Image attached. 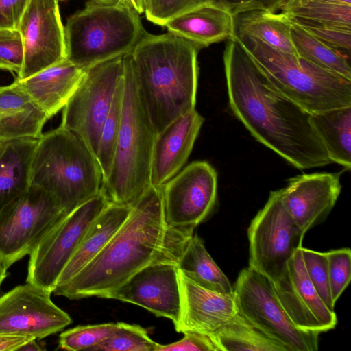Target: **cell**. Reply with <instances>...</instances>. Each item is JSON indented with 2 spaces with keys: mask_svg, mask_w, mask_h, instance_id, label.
Here are the masks:
<instances>
[{
  "mask_svg": "<svg viewBox=\"0 0 351 351\" xmlns=\"http://www.w3.org/2000/svg\"><path fill=\"white\" fill-rule=\"evenodd\" d=\"M223 63L230 108L258 141L300 169L332 163L311 114L276 88L236 36Z\"/></svg>",
  "mask_w": 351,
  "mask_h": 351,
  "instance_id": "obj_1",
  "label": "cell"
},
{
  "mask_svg": "<svg viewBox=\"0 0 351 351\" xmlns=\"http://www.w3.org/2000/svg\"><path fill=\"white\" fill-rule=\"evenodd\" d=\"M193 232V229L175 228L168 223L162 186L150 184L104 249L53 293L71 300L93 296L104 298L149 265H178Z\"/></svg>",
  "mask_w": 351,
  "mask_h": 351,
  "instance_id": "obj_2",
  "label": "cell"
},
{
  "mask_svg": "<svg viewBox=\"0 0 351 351\" xmlns=\"http://www.w3.org/2000/svg\"><path fill=\"white\" fill-rule=\"evenodd\" d=\"M199 49L170 32H145L128 53L139 97L156 134L195 108Z\"/></svg>",
  "mask_w": 351,
  "mask_h": 351,
  "instance_id": "obj_3",
  "label": "cell"
},
{
  "mask_svg": "<svg viewBox=\"0 0 351 351\" xmlns=\"http://www.w3.org/2000/svg\"><path fill=\"white\" fill-rule=\"evenodd\" d=\"M30 185L48 193L69 215L102 190L104 177L96 156L86 145L59 125L38 140Z\"/></svg>",
  "mask_w": 351,
  "mask_h": 351,
  "instance_id": "obj_4",
  "label": "cell"
},
{
  "mask_svg": "<svg viewBox=\"0 0 351 351\" xmlns=\"http://www.w3.org/2000/svg\"><path fill=\"white\" fill-rule=\"evenodd\" d=\"M235 36L276 88L308 113L351 106V80L246 34Z\"/></svg>",
  "mask_w": 351,
  "mask_h": 351,
  "instance_id": "obj_5",
  "label": "cell"
},
{
  "mask_svg": "<svg viewBox=\"0 0 351 351\" xmlns=\"http://www.w3.org/2000/svg\"><path fill=\"white\" fill-rule=\"evenodd\" d=\"M156 134L139 97L128 53L124 56L122 115L117 147L104 189L111 202L132 206L150 185Z\"/></svg>",
  "mask_w": 351,
  "mask_h": 351,
  "instance_id": "obj_6",
  "label": "cell"
},
{
  "mask_svg": "<svg viewBox=\"0 0 351 351\" xmlns=\"http://www.w3.org/2000/svg\"><path fill=\"white\" fill-rule=\"evenodd\" d=\"M64 27L66 59L84 69L129 53L145 34L132 7L97 0L71 15Z\"/></svg>",
  "mask_w": 351,
  "mask_h": 351,
  "instance_id": "obj_7",
  "label": "cell"
},
{
  "mask_svg": "<svg viewBox=\"0 0 351 351\" xmlns=\"http://www.w3.org/2000/svg\"><path fill=\"white\" fill-rule=\"evenodd\" d=\"M238 312L288 351H316L319 332L296 326L282 307L273 282L248 267L233 288Z\"/></svg>",
  "mask_w": 351,
  "mask_h": 351,
  "instance_id": "obj_8",
  "label": "cell"
},
{
  "mask_svg": "<svg viewBox=\"0 0 351 351\" xmlns=\"http://www.w3.org/2000/svg\"><path fill=\"white\" fill-rule=\"evenodd\" d=\"M124 74V56L85 69L62 109L60 126L76 134L96 156L101 129Z\"/></svg>",
  "mask_w": 351,
  "mask_h": 351,
  "instance_id": "obj_9",
  "label": "cell"
},
{
  "mask_svg": "<svg viewBox=\"0 0 351 351\" xmlns=\"http://www.w3.org/2000/svg\"><path fill=\"white\" fill-rule=\"evenodd\" d=\"M305 233L285 207L280 191H271L248 228L249 267L276 282L302 247Z\"/></svg>",
  "mask_w": 351,
  "mask_h": 351,
  "instance_id": "obj_10",
  "label": "cell"
},
{
  "mask_svg": "<svg viewBox=\"0 0 351 351\" xmlns=\"http://www.w3.org/2000/svg\"><path fill=\"white\" fill-rule=\"evenodd\" d=\"M66 215L48 193L30 185L0 213V258L5 267L29 255Z\"/></svg>",
  "mask_w": 351,
  "mask_h": 351,
  "instance_id": "obj_11",
  "label": "cell"
},
{
  "mask_svg": "<svg viewBox=\"0 0 351 351\" xmlns=\"http://www.w3.org/2000/svg\"><path fill=\"white\" fill-rule=\"evenodd\" d=\"M110 202L103 188L56 224L29 254L26 282L53 293L90 224Z\"/></svg>",
  "mask_w": 351,
  "mask_h": 351,
  "instance_id": "obj_12",
  "label": "cell"
},
{
  "mask_svg": "<svg viewBox=\"0 0 351 351\" xmlns=\"http://www.w3.org/2000/svg\"><path fill=\"white\" fill-rule=\"evenodd\" d=\"M162 193L168 223L194 230L215 206L217 173L207 162H193L162 185Z\"/></svg>",
  "mask_w": 351,
  "mask_h": 351,
  "instance_id": "obj_13",
  "label": "cell"
},
{
  "mask_svg": "<svg viewBox=\"0 0 351 351\" xmlns=\"http://www.w3.org/2000/svg\"><path fill=\"white\" fill-rule=\"evenodd\" d=\"M51 294L26 282L0 296V334L41 339L69 326L71 317L53 302Z\"/></svg>",
  "mask_w": 351,
  "mask_h": 351,
  "instance_id": "obj_14",
  "label": "cell"
},
{
  "mask_svg": "<svg viewBox=\"0 0 351 351\" xmlns=\"http://www.w3.org/2000/svg\"><path fill=\"white\" fill-rule=\"evenodd\" d=\"M18 29L24 50L18 79L29 77L66 58L58 0H30Z\"/></svg>",
  "mask_w": 351,
  "mask_h": 351,
  "instance_id": "obj_15",
  "label": "cell"
},
{
  "mask_svg": "<svg viewBox=\"0 0 351 351\" xmlns=\"http://www.w3.org/2000/svg\"><path fill=\"white\" fill-rule=\"evenodd\" d=\"M104 298L115 299L140 306L157 317L178 324L182 311V293L178 265L157 263L132 275Z\"/></svg>",
  "mask_w": 351,
  "mask_h": 351,
  "instance_id": "obj_16",
  "label": "cell"
},
{
  "mask_svg": "<svg viewBox=\"0 0 351 351\" xmlns=\"http://www.w3.org/2000/svg\"><path fill=\"white\" fill-rule=\"evenodd\" d=\"M300 248L288 262L282 276L273 282L274 287L282 307L296 326L319 333L326 332L335 327L337 315L324 303L311 282Z\"/></svg>",
  "mask_w": 351,
  "mask_h": 351,
  "instance_id": "obj_17",
  "label": "cell"
},
{
  "mask_svg": "<svg viewBox=\"0 0 351 351\" xmlns=\"http://www.w3.org/2000/svg\"><path fill=\"white\" fill-rule=\"evenodd\" d=\"M339 173H315L292 178L280 189L287 210L306 232L322 222L341 191Z\"/></svg>",
  "mask_w": 351,
  "mask_h": 351,
  "instance_id": "obj_18",
  "label": "cell"
},
{
  "mask_svg": "<svg viewBox=\"0 0 351 351\" xmlns=\"http://www.w3.org/2000/svg\"><path fill=\"white\" fill-rule=\"evenodd\" d=\"M204 121L195 108L156 134L151 161V185L162 186L180 171L191 154Z\"/></svg>",
  "mask_w": 351,
  "mask_h": 351,
  "instance_id": "obj_19",
  "label": "cell"
},
{
  "mask_svg": "<svg viewBox=\"0 0 351 351\" xmlns=\"http://www.w3.org/2000/svg\"><path fill=\"white\" fill-rule=\"evenodd\" d=\"M179 276L182 311L175 327L177 332H195L211 337L238 313L234 293H220L203 288L180 270Z\"/></svg>",
  "mask_w": 351,
  "mask_h": 351,
  "instance_id": "obj_20",
  "label": "cell"
},
{
  "mask_svg": "<svg viewBox=\"0 0 351 351\" xmlns=\"http://www.w3.org/2000/svg\"><path fill=\"white\" fill-rule=\"evenodd\" d=\"M84 71L65 58L29 77L15 80L50 119L66 104Z\"/></svg>",
  "mask_w": 351,
  "mask_h": 351,
  "instance_id": "obj_21",
  "label": "cell"
},
{
  "mask_svg": "<svg viewBox=\"0 0 351 351\" xmlns=\"http://www.w3.org/2000/svg\"><path fill=\"white\" fill-rule=\"evenodd\" d=\"M165 26L169 32L200 48L235 36L234 17L226 10L204 2L174 16Z\"/></svg>",
  "mask_w": 351,
  "mask_h": 351,
  "instance_id": "obj_22",
  "label": "cell"
},
{
  "mask_svg": "<svg viewBox=\"0 0 351 351\" xmlns=\"http://www.w3.org/2000/svg\"><path fill=\"white\" fill-rule=\"evenodd\" d=\"M49 120L47 114L14 79L0 86V141L38 139Z\"/></svg>",
  "mask_w": 351,
  "mask_h": 351,
  "instance_id": "obj_23",
  "label": "cell"
},
{
  "mask_svg": "<svg viewBox=\"0 0 351 351\" xmlns=\"http://www.w3.org/2000/svg\"><path fill=\"white\" fill-rule=\"evenodd\" d=\"M132 209L131 205L114 202L104 209L90 224L63 269L56 287L70 280L104 249L126 221Z\"/></svg>",
  "mask_w": 351,
  "mask_h": 351,
  "instance_id": "obj_24",
  "label": "cell"
},
{
  "mask_svg": "<svg viewBox=\"0 0 351 351\" xmlns=\"http://www.w3.org/2000/svg\"><path fill=\"white\" fill-rule=\"evenodd\" d=\"M38 140L0 141V213L30 186L31 164Z\"/></svg>",
  "mask_w": 351,
  "mask_h": 351,
  "instance_id": "obj_25",
  "label": "cell"
},
{
  "mask_svg": "<svg viewBox=\"0 0 351 351\" xmlns=\"http://www.w3.org/2000/svg\"><path fill=\"white\" fill-rule=\"evenodd\" d=\"M311 124L331 162L351 168V106L311 114Z\"/></svg>",
  "mask_w": 351,
  "mask_h": 351,
  "instance_id": "obj_26",
  "label": "cell"
},
{
  "mask_svg": "<svg viewBox=\"0 0 351 351\" xmlns=\"http://www.w3.org/2000/svg\"><path fill=\"white\" fill-rule=\"evenodd\" d=\"M178 269L191 281L206 289L220 293H233V287L197 234L188 240L178 264Z\"/></svg>",
  "mask_w": 351,
  "mask_h": 351,
  "instance_id": "obj_27",
  "label": "cell"
},
{
  "mask_svg": "<svg viewBox=\"0 0 351 351\" xmlns=\"http://www.w3.org/2000/svg\"><path fill=\"white\" fill-rule=\"evenodd\" d=\"M235 32L258 38L276 49L297 55L291 35V24L282 13L250 11L234 17Z\"/></svg>",
  "mask_w": 351,
  "mask_h": 351,
  "instance_id": "obj_28",
  "label": "cell"
},
{
  "mask_svg": "<svg viewBox=\"0 0 351 351\" xmlns=\"http://www.w3.org/2000/svg\"><path fill=\"white\" fill-rule=\"evenodd\" d=\"M210 338L219 351H288L239 312Z\"/></svg>",
  "mask_w": 351,
  "mask_h": 351,
  "instance_id": "obj_29",
  "label": "cell"
},
{
  "mask_svg": "<svg viewBox=\"0 0 351 351\" xmlns=\"http://www.w3.org/2000/svg\"><path fill=\"white\" fill-rule=\"evenodd\" d=\"M291 35L297 56L328 71L351 80L350 63L337 51L291 22Z\"/></svg>",
  "mask_w": 351,
  "mask_h": 351,
  "instance_id": "obj_30",
  "label": "cell"
},
{
  "mask_svg": "<svg viewBox=\"0 0 351 351\" xmlns=\"http://www.w3.org/2000/svg\"><path fill=\"white\" fill-rule=\"evenodd\" d=\"M286 16L351 28V5L322 0H287L280 8Z\"/></svg>",
  "mask_w": 351,
  "mask_h": 351,
  "instance_id": "obj_31",
  "label": "cell"
},
{
  "mask_svg": "<svg viewBox=\"0 0 351 351\" xmlns=\"http://www.w3.org/2000/svg\"><path fill=\"white\" fill-rule=\"evenodd\" d=\"M124 90V74L114 95L111 108L101 129L96 158L101 168L104 182L108 176L117 143Z\"/></svg>",
  "mask_w": 351,
  "mask_h": 351,
  "instance_id": "obj_32",
  "label": "cell"
},
{
  "mask_svg": "<svg viewBox=\"0 0 351 351\" xmlns=\"http://www.w3.org/2000/svg\"><path fill=\"white\" fill-rule=\"evenodd\" d=\"M115 332L90 350L156 351L159 343L153 341L139 325L118 322Z\"/></svg>",
  "mask_w": 351,
  "mask_h": 351,
  "instance_id": "obj_33",
  "label": "cell"
},
{
  "mask_svg": "<svg viewBox=\"0 0 351 351\" xmlns=\"http://www.w3.org/2000/svg\"><path fill=\"white\" fill-rule=\"evenodd\" d=\"M117 327V323L77 326L62 332L59 336L58 345L66 350H90L108 339Z\"/></svg>",
  "mask_w": 351,
  "mask_h": 351,
  "instance_id": "obj_34",
  "label": "cell"
},
{
  "mask_svg": "<svg viewBox=\"0 0 351 351\" xmlns=\"http://www.w3.org/2000/svg\"><path fill=\"white\" fill-rule=\"evenodd\" d=\"M306 274L318 295L332 311L335 305L330 291L326 252H320L301 247Z\"/></svg>",
  "mask_w": 351,
  "mask_h": 351,
  "instance_id": "obj_35",
  "label": "cell"
},
{
  "mask_svg": "<svg viewBox=\"0 0 351 351\" xmlns=\"http://www.w3.org/2000/svg\"><path fill=\"white\" fill-rule=\"evenodd\" d=\"M286 16V15H285ZM295 23L330 47L350 52L351 28L306 19L286 16Z\"/></svg>",
  "mask_w": 351,
  "mask_h": 351,
  "instance_id": "obj_36",
  "label": "cell"
},
{
  "mask_svg": "<svg viewBox=\"0 0 351 351\" xmlns=\"http://www.w3.org/2000/svg\"><path fill=\"white\" fill-rule=\"evenodd\" d=\"M332 298L335 304L351 279V250L349 248L326 252Z\"/></svg>",
  "mask_w": 351,
  "mask_h": 351,
  "instance_id": "obj_37",
  "label": "cell"
},
{
  "mask_svg": "<svg viewBox=\"0 0 351 351\" xmlns=\"http://www.w3.org/2000/svg\"><path fill=\"white\" fill-rule=\"evenodd\" d=\"M24 50L19 29H0V70L19 75Z\"/></svg>",
  "mask_w": 351,
  "mask_h": 351,
  "instance_id": "obj_38",
  "label": "cell"
},
{
  "mask_svg": "<svg viewBox=\"0 0 351 351\" xmlns=\"http://www.w3.org/2000/svg\"><path fill=\"white\" fill-rule=\"evenodd\" d=\"M144 13L150 22L165 26L178 14L202 3L200 0H143Z\"/></svg>",
  "mask_w": 351,
  "mask_h": 351,
  "instance_id": "obj_39",
  "label": "cell"
},
{
  "mask_svg": "<svg viewBox=\"0 0 351 351\" xmlns=\"http://www.w3.org/2000/svg\"><path fill=\"white\" fill-rule=\"evenodd\" d=\"M287 0H200L229 12L234 17L242 13L262 10L276 12Z\"/></svg>",
  "mask_w": 351,
  "mask_h": 351,
  "instance_id": "obj_40",
  "label": "cell"
},
{
  "mask_svg": "<svg viewBox=\"0 0 351 351\" xmlns=\"http://www.w3.org/2000/svg\"><path fill=\"white\" fill-rule=\"evenodd\" d=\"M180 340L172 343L158 344L156 351H219L212 339L201 333L185 332Z\"/></svg>",
  "mask_w": 351,
  "mask_h": 351,
  "instance_id": "obj_41",
  "label": "cell"
},
{
  "mask_svg": "<svg viewBox=\"0 0 351 351\" xmlns=\"http://www.w3.org/2000/svg\"><path fill=\"white\" fill-rule=\"evenodd\" d=\"M30 0H0V29H18Z\"/></svg>",
  "mask_w": 351,
  "mask_h": 351,
  "instance_id": "obj_42",
  "label": "cell"
},
{
  "mask_svg": "<svg viewBox=\"0 0 351 351\" xmlns=\"http://www.w3.org/2000/svg\"><path fill=\"white\" fill-rule=\"evenodd\" d=\"M30 338L23 336L0 334V351H17Z\"/></svg>",
  "mask_w": 351,
  "mask_h": 351,
  "instance_id": "obj_43",
  "label": "cell"
},
{
  "mask_svg": "<svg viewBox=\"0 0 351 351\" xmlns=\"http://www.w3.org/2000/svg\"><path fill=\"white\" fill-rule=\"evenodd\" d=\"M39 339H31L20 346L17 351H40L45 350V346L38 341Z\"/></svg>",
  "mask_w": 351,
  "mask_h": 351,
  "instance_id": "obj_44",
  "label": "cell"
},
{
  "mask_svg": "<svg viewBox=\"0 0 351 351\" xmlns=\"http://www.w3.org/2000/svg\"><path fill=\"white\" fill-rule=\"evenodd\" d=\"M126 3L132 7L138 14L144 12L143 0H125Z\"/></svg>",
  "mask_w": 351,
  "mask_h": 351,
  "instance_id": "obj_45",
  "label": "cell"
},
{
  "mask_svg": "<svg viewBox=\"0 0 351 351\" xmlns=\"http://www.w3.org/2000/svg\"><path fill=\"white\" fill-rule=\"evenodd\" d=\"M7 270L8 268L3 264L2 260L0 258V287L1 286L2 282L7 276Z\"/></svg>",
  "mask_w": 351,
  "mask_h": 351,
  "instance_id": "obj_46",
  "label": "cell"
},
{
  "mask_svg": "<svg viewBox=\"0 0 351 351\" xmlns=\"http://www.w3.org/2000/svg\"><path fill=\"white\" fill-rule=\"evenodd\" d=\"M105 3L108 4H121V3H125L127 4L125 2V0H97Z\"/></svg>",
  "mask_w": 351,
  "mask_h": 351,
  "instance_id": "obj_47",
  "label": "cell"
},
{
  "mask_svg": "<svg viewBox=\"0 0 351 351\" xmlns=\"http://www.w3.org/2000/svg\"><path fill=\"white\" fill-rule=\"evenodd\" d=\"M322 1H328V2H331V3L351 5V0H322Z\"/></svg>",
  "mask_w": 351,
  "mask_h": 351,
  "instance_id": "obj_48",
  "label": "cell"
},
{
  "mask_svg": "<svg viewBox=\"0 0 351 351\" xmlns=\"http://www.w3.org/2000/svg\"><path fill=\"white\" fill-rule=\"evenodd\" d=\"M61 1H63V0H61Z\"/></svg>",
  "mask_w": 351,
  "mask_h": 351,
  "instance_id": "obj_49",
  "label": "cell"
}]
</instances>
